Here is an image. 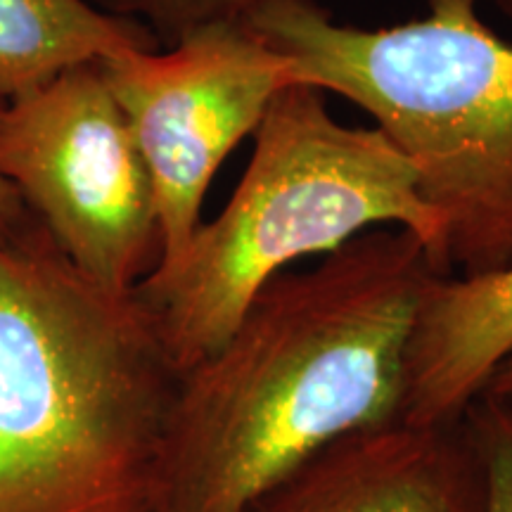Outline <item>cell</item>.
Masks as SVG:
<instances>
[{"label":"cell","instance_id":"obj_1","mask_svg":"<svg viewBox=\"0 0 512 512\" xmlns=\"http://www.w3.org/2000/svg\"><path fill=\"white\" fill-rule=\"evenodd\" d=\"M425 242L375 228L275 275L214 354L181 370L157 512H249L325 446L401 418Z\"/></svg>","mask_w":512,"mask_h":512},{"label":"cell","instance_id":"obj_2","mask_svg":"<svg viewBox=\"0 0 512 512\" xmlns=\"http://www.w3.org/2000/svg\"><path fill=\"white\" fill-rule=\"evenodd\" d=\"M181 370L136 292L34 221L0 240V512H157Z\"/></svg>","mask_w":512,"mask_h":512},{"label":"cell","instance_id":"obj_3","mask_svg":"<svg viewBox=\"0 0 512 512\" xmlns=\"http://www.w3.org/2000/svg\"><path fill=\"white\" fill-rule=\"evenodd\" d=\"M479 3L427 0L418 19L366 29L313 0H273L247 22L299 83L354 102L408 157L446 275L512 264V43Z\"/></svg>","mask_w":512,"mask_h":512},{"label":"cell","instance_id":"obj_4","mask_svg":"<svg viewBox=\"0 0 512 512\" xmlns=\"http://www.w3.org/2000/svg\"><path fill=\"white\" fill-rule=\"evenodd\" d=\"M252 138L223 209L200 223L174 264L133 290L178 370L214 354L268 280L368 230H408L444 273L439 216L413 164L380 128L342 124L323 91L294 83Z\"/></svg>","mask_w":512,"mask_h":512},{"label":"cell","instance_id":"obj_5","mask_svg":"<svg viewBox=\"0 0 512 512\" xmlns=\"http://www.w3.org/2000/svg\"><path fill=\"white\" fill-rule=\"evenodd\" d=\"M0 174L102 290L128 294L157 268L155 188L100 60L0 105Z\"/></svg>","mask_w":512,"mask_h":512},{"label":"cell","instance_id":"obj_6","mask_svg":"<svg viewBox=\"0 0 512 512\" xmlns=\"http://www.w3.org/2000/svg\"><path fill=\"white\" fill-rule=\"evenodd\" d=\"M155 188L162 259L171 266L202 223L223 162L252 138L271 102L299 83L290 57L247 22L211 24L166 50L100 60Z\"/></svg>","mask_w":512,"mask_h":512},{"label":"cell","instance_id":"obj_7","mask_svg":"<svg viewBox=\"0 0 512 512\" xmlns=\"http://www.w3.org/2000/svg\"><path fill=\"white\" fill-rule=\"evenodd\" d=\"M477 467L460 425L406 420L337 439L249 512H470Z\"/></svg>","mask_w":512,"mask_h":512},{"label":"cell","instance_id":"obj_8","mask_svg":"<svg viewBox=\"0 0 512 512\" xmlns=\"http://www.w3.org/2000/svg\"><path fill=\"white\" fill-rule=\"evenodd\" d=\"M512 351V264L475 275H434L406 356L401 420L458 425Z\"/></svg>","mask_w":512,"mask_h":512},{"label":"cell","instance_id":"obj_9","mask_svg":"<svg viewBox=\"0 0 512 512\" xmlns=\"http://www.w3.org/2000/svg\"><path fill=\"white\" fill-rule=\"evenodd\" d=\"M155 48L159 43L145 27L105 15L86 0H0V100L76 64Z\"/></svg>","mask_w":512,"mask_h":512},{"label":"cell","instance_id":"obj_10","mask_svg":"<svg viewBox=\"0 0 512 512\" xmlns=\"http://www.w3.org/2000/svg\"><path fill=\"white\" fill-rule=\"evenodd\" d=\"M477 467L470 512H512V406L477 396L458 420Z\"/></svg>","mask_w":512,"mask_h":512},{"label":"cell","instance_id":"obj_11","mask_svg":"<svg viewBox=\"0 0 512 512\" xmlns=\"http://www.w3.org/2000/svg\"><path fill=\"white\" fill-rule=\"evenodd\" d=\"M105 15L136 22L155 36L159 48L174 46L211 24L249 22L273 0H86Z\"/></svg>","mask_w":512,"mask_h":512},{"label":"cell","instance_id":"obj_12","mask_svg":"<svg viewBox=\"0 0 512 512\" xmlns=\"http://www.w3.org/2000/svg\"><path fill=\"white\" fill-rule=\"evenodd\" d=\"M34 221V214L17 195V190L0 174V240L12 238Z\"/></svg>","mask_w":512,"mask_h":512},{"label":"cell","instance_id":"obj_13","mask_svg":"<svg viewBox=\"0 0 512 512\" xmlns=\"http://www.w3.org/2000/svg\"><path fill=\"white\" fill-rule=\"evenodd\" d=\"M482 394L491 396V399H496V401L510 403L512 406V351L503 358L501 363H498L494 373H491L489 380H486Z\"/></svg>","mask_w":512,"mask_h":512},{"label":"cell","instance_id":"obj_14","mask_svg":"<svg viewBox=\"0 0 512 512\" xmlns=\"http://www.w3.org/2000/svg\"><path fill=\"white\" fill-rule=\"evenodd\" d=\"M489 3L494 5V8L501 12L503 17H508L512 22V0H489Z\"/></svg>","mask_w":512,"mask_h":512}]
</instances>
